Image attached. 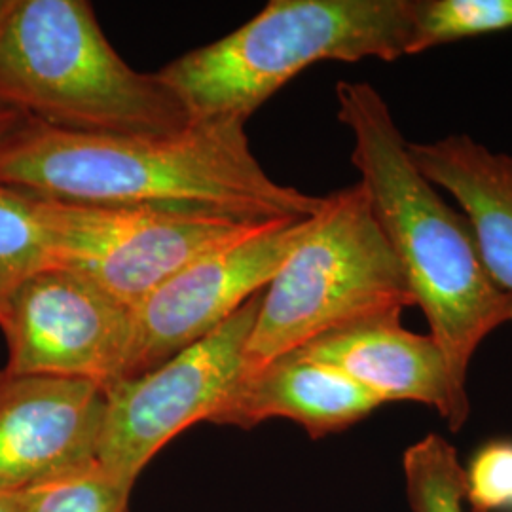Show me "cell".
I'll use <instances>...</instances> for the list:
<instances>
[{
  "mask_svg": "<svg viewBox=\"0 0 512 512\" xmlns=\"http://www.w3.org/2000/svg\"><path fill=\"white\" fill-rule=\"evenodd\" d=\"M315 215L268 222L247 238L198 258L148 294L133 308V336L122 380L164 365L264 291L310 234Z\"/></svg>",
  "mask_w": 512,
  "mask_h": 512,
  "instance_id": "8",
  "label": "cell"
},
{
  "mask_svg": "<svg viewBox=\"0 0 512 512\" xmlns=\"http://www.w3.org/2000/svg\"><path fill=\"white\" fill-rule=\"evenodd\" d=\"M0 183L44 200L243 222L310 219L325 200L275 183L251 152L241 118L200 120L169 135H92L25 116L0 145Z\"/></svg>",
  "mask_w": 512,
  "mask_h": 512,
  "instance_id": "1",
  "label": "cell"
},
{
  "mask_svg": "<svg viewBox=\"0 0 512 512\" xmlns=\"http://www.w3.org/2000/svg\"><path fill=\"white\" fill-rule=\"evenodd\" d=\"M0 512H21L18 494H8L0 490Z\"/></svg>",
  "mask_w": 512,
  "mask_h": 512,
  "instance_id": "20",
  "label": "cell"
},
{
  "mask_svg": "<svg viewBox=\"0 0 512 512\" xmlns=\"http://www.w3.org/2000/svg\"><path fill=\"white\" fill-rule=\"evenodd\" d=\"M52 266L40 200L0 183V317L23 281Z\"/></svg>",
  "mask_w": 512,
  "mask_h": 512,
  "instance_id": "14",
  "label": "cell"
},
{
  "mask_svg": "<svg viewBox=\"0 0 512 512\" xmlns=\"http://www.w3.org/2000/svg\"><path fill=\"white\" fill-rule=\"evenodd\" d=\"M410 306L403 266L365 186L342 188L323 200L310 234L264 289L243 374L327 332Z\"/></svg>",
  "mask_w": 512,
  "mask_h": 512,
  "instance_id": "5",
  "label": "cell"
},
{
  "mask_svg": "<svg viewBox=\"0 0 512 512\" xmlns=\"http://www.w3.org/2000/svg\"><path fill=\"white\" fill-rule=\"evenodd\" d=\"M105 389L0 368V490L21 494L97 461Z\"/></svg>",
  "mask_w": 512,
  "mask_h": 512,
  "instance_id": "10",
  "label": "cell"
},
{
  "mask_svg": "<svg viewBox=\"0 0 512 512\" xmlns=\"http://www.w3.org/2000/svg\"><path fill=\"white\" fill-rule=\"evenodd\" d=\"M512 29V0H416L408 55Z\"/></svg>",
  "mask_w": 512,
  "mask_h": 512,
  "instance_id": "15",
  "label": "cell"
},
{
  "mask_svg": "<svg viewBox=\"0 0 512 512\" xmlns=\"http://www.w3.org/2000/svg\"><path fill=\"white\" fill-rule=\"evenodd\" d=\"M465 501L473 512L512 509V442L484 444L465 469Z\"/></svg>",
  "mask_w": 512,
  "mask_h": 512,
  "instance_id": "18",
  "label": "cell"
},
{
  "mask_svg": "<svg viewBox=\"0 0 512 512\" xmlns=\"http://www.w3.org/2000/svg\"><path fill=\"white\" fill-rule=\"evenodd\" d=\"M6 4H8V0H0V18H2L4 10H6Z\"/></svg>",
  "mask_w": 512,
  "mask_h": 512,
  "instance_id": "21",
  "label": "cell"
},
{
  "mask_svg": "<svg viewBox=\"0 0 512 512\" xmlns=\"http://www.w3.org/2000/svg\"><path fill=\"white\" fill-rule=\"evenodd\" d=\"M16 374L90 380L107 389L124 376L133 308L63 268H46L19 285L0 317Z\"/></svg>",
  "mask_w": 512,
  "mask_h": 512,
  "instance_id": "9",
  "label": "cell"
},
{
  "mask_svg": "<svg viewBox=\"0 0 512 512\" xmlns=\"http://www.w3.org/2000/svg\"><path fill=\"white\" fill-rule=\"evenodd\" d=\"M414 8L416 0H272L234 33L177 57L156 74L194 122H247L319 61L408 55Z\"/></svg>",
  "mask_w": 512,
  "mask_h": 512,
  "instance_id": "4",
  "label": "cell"
},
{
  "mask_svg": "<svg viewBox=\"0 0 512 512\" xmlns=\"http://www.w3.org/2000/svg\"><path fill=\"white\" fill-rule=\"evenodd\" d=\"M0 105L92 135H169L194 122L158 74L137 73L116 54L84 0H8Z\"/></svg>",
  "mask_w": 512,
  "mask_h": 512,
  "instance_id": "3",
  "label": "cell"
},
{
  "mask_svg": "<svg viewBox=\"0 0 512 512\" xmlns=\"http://www.w3.org/2000/svg\"><path fill=\"white\" fill-rule=\"evenodd\" d=\"M408 150L421 173L456 200L488 274L512 294V154L494 152L467 133L408 143Z\"/></svg>",
  "mask_w": 512,
  "mask_h": 512,
  "instance_id": "13",
  "label": "cell"
},
{
  "mask_svg": "<svg viewBox=\"0 0 512 512\" xmlns=\"http://www.w3.org/2000/svg\"><path fill=\"white\" fill-rule=\"evenodd\" d=\"M403 471L412 512H465V467L448 440L427 435L406 448Z\"/></svg>",
  "mask_w": 512,
  "mask_h": 512,
  "instance_id": "16",
  "label": "cell"
},
{
  "mask_svg": "<svg viewBox=\"0 0 512 512\" xmlns=\"http://www.w3.org/2000/svg\"><path fill=\"white\" fill-rule=\"evenodd\" d=\"M38 200L52 268L84 277L129 308L188 264L268 224L203 211Z\"/></svg>",
  "mask_w": 512,
  "mask_h": 512,
  "instance_id": "6",
  "label": "cell"
},
{
  "mask_svg": "<svg viewBox=\"0 0 512 512\" xmlns=\"http://www.w3.org/2000/svg\"><path fill=\"white\" fill-rule=\"evenodd\" d=\"M380 406V399L344 372L291 351L243 374L209 421L253 429L281 418L302 425L311 439H323L353 427Z\"/></svg>",
  "mask_w": 512,
  "mask_h": 512,
  "instance_id": "12",
  "label": "cell"
},
{
  "mask_svg": "<svg viewBox=\"0 0 512 512\" xmlns=\"http://www.w3.org/2000/svg\"><path fill=\"white\" fill-rule=\"evenodd\" d=\"M131 486L90 463L18 494L21 512H131Z\"/></svg>",
  "mask_w": 512,
  "mask_h": 512,
  "instance_id": "17",
  "label": "cell"
},
{
  "mask_svg": "<svg viewBox=\"0 0 512 512\" xmlns=\"http://www.w3.org/2000/svg\"><path fill=\"white\" fill-rule=\"evenodd\" d=\"M401 313L387 311L351 323L296 351L344 372L382 404H425L439 412L450 431H459L469 421L471 404L459 401L435 340L404 329Z\"/></svg>",
  "mask_w": 512,
  "mask_h": 512,
  "instance_id": "11",
  "label": "cell"
},
{
  "mask_svg": "<svg viewBox=\"0 0 512 512\" xmlns=\"http://www.w3.org/2000/svg\"><path fill=\"white\" fill-rule=\"evenodd\" d=\"M336 103L374 217L403 266L414 306L427 317L459 401L471 404L469 366L478 346L511 323L512 294L488 274L467 217L414 164L382 93L368 82L342 80Z\"/></svg>",
  "mask_w": 512,
  "mask_h": 512,
  "instance_id": "2",
  "label": "cell"
},
{
  "mask_svg": "<svg viewBox=\"0 0 512 512\" xmlns=\"http://www.w3.org/2000/svg\"><path fill=\"white\" fill-rule=\"evenodd\" d=\"M247 300L219 329L164 365L105 389L97 461L135 486L152 458L190 425L209 421L245 372V348L262 304Z\"/></svg>",
  "mask_w": 512,
  "mask_h": 512,
  "instance_id": "7",
  "label": "cell"
},
{
  "mask_svg": "<svg viewBox=\"0 0 512 512\" xmlns=\"http://www.w3.org/2000/svg\"><path fill=\"white\" fill-rule=\"evenodd\" d=\"M23 118H25L23 112L0 105V145L4 143V139H6L14 129L18 128Z\"/></svg>",
  "mask_w": 512,
  "mask_h": 512,
  "instance_id": "19",
  "label": "cell"
}]
</instances>
